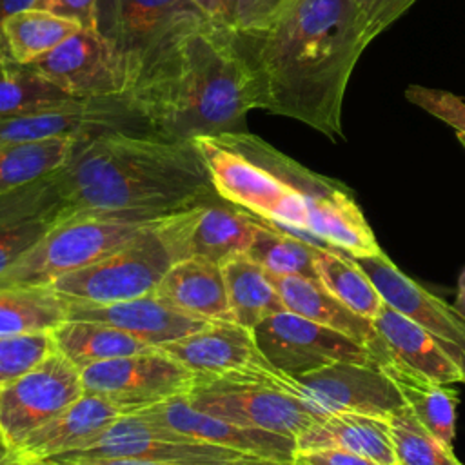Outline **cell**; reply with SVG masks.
Returning <instances> with one entry per match:
<instances>
[{"mask_svg":"<svg viewBox=\"0 0 465 465\" xmlns=\"http://www.w3.org/2000/svg\"><path fill=\"white\" fill-rule=\"evenodd\" d=\"M458 136V140H460V143H461V147L465 149V136L463 134H456Z\"/></svg>","mask_w":465,"mask_h":465,"instance_id":"cell-48","label":"cell"},{"mask_svg":"<svg viewBox=\"0 0 465 465\" xmlns=\"http://www.w3.org/2000/svg\"><path fill=\"white\" fill-rule=\"evenodd\" d=\"M71 98L33 64H18L7 56L0 60V120L33 114Z\"/></svg>","mask_w":465,"mask_h":465,"instance_id":"cell-32","label":"cell"},{"mask_svg":"<svg viewBox=\"0 0 465 465\" xmlns=\"http://www.w3.org/2000/svg\"><path fill=\"white\" fill-rule=\"evenodd\" d=\"M396 460L401 465H463L452 447L427 430L407 405L389 418Z\"/></svg>","mask_w":465,"mask_h":465,"instance_id":"cell-35","label":"cell"},{"mask_svg":"<svg viewBox=\"0 0 465 465\" xmlns=\"http://www.w3.org/2000/svg\"><path fill=\"white\" fill-rule=\"evenodd\" d=\"M187 401L223 420L298 438L323 416L292 391V378L276 369L196 376Z\"/></svg>","mask_w":465,"mask_h":465,"instance_id":"cell-4","label":"cell"},{"mask_svg":"<svg viewBox=\"0 0 465 465\" xmlns=\"http://www.w3.org/2000/svg\"><path fill=\"white\" fill-rule=\"evenodd\" d=\"M35 2L36 0H0V24L15 13L33 9Z\"/></svg>","mask_w":465,"mask_h":465,"instance_id":"cell-44","label":"cell"},{"mask_svg":"<svg viewBox=\"0 0 465 465\" xmlns=\"http://www.w3.org/2000/svg\"><path fill=\"white\" fill-rule=\"evenodd\" d=\"M98 0H36L33 9L67 18L84 29H96Z\"/></svg>","mask_w":465,"mask_h":465,"instance_id":"cell-40","label":"cell"},{"mask_svg":"<svg viewBox=\"0 0 465 465\" xmlns=\"http://www.w3.org/2000/svg\"><path fill=\"white\" fill-rule=\"evenodd\" d=\"M396 465H401V463H396Z\"/></svg>","mask_w":465,"mask_h":465,"instance_id":"cell-50","label":"cell"},{"mask_svg":"<svg viewBox=\"0 0 465 465\" xmlns=\"http://www.w3.org/2000/svg\"><path fill=\"white\" fill-rule=\"evenodd\" d=\"M154 294L173 307L207 322H234L222 267L203 258L176 262Z\"/></svg>","mask_w":465,"mask_h":465,"instance_id":"cell-24","label":"cell"},{"mask_svg":"<svg viewBox=\"0 0 465 465\" xmlns=\"http://www.w3.org/2000/svg\"><path fill=\"white\" fill-rule=\"evenodd\" d=\"M11 449L4 443V440H2V436H0V456H4V454H7Z\"/></svg>","mask_w":465,"mask_h":465,"instance_id":"cell-47","label":"cell"},{"mask_svg":"<svg viewBox=\"0 0 465 465\" xmlns=\"http://www.w3.org/2000/svg\"><path fill=\"white\" fill-rule=\"evenodd\" d=\"M62 200L49 174L0 196V274L60 218Z\"/></svg>","mask_w":465,"mask_h":465,"instance_id":"cell-20","label":"cell"},{"mask_svg":"<svg viewBox=\"0 0 465 465\" xmlns=\"http://www.w3.org/2000/svg\"><path fill=\"white\" fill-rule=\"evenodd\" d=\"M160 220L147 223L100 260L58 278L51 287L69 303H114L154 292L178 262L160 229Z\"/></svg>","mask_w":465,"mask_h":465,"instance_id":"cell-6","label":"cell"},{"mask_svg":"<svg viewBox=\"0 0 465 465\" xmlns=\"http://www.w3.org/2000/svg\"><path fill=\"white\" fill-rule=\"evenodd\" d=\"M372 325L383 345V361L380 365H394L414 378L432 383H463L461 372L440 345L418 323L389 303H381Z\"/></svg>","mask_w":465,"mask_h":465,"instance_id":"cell-21","label":"cell"},{"mask_svg":"<svg viewBox=\"0 0 465 465\" xmlns=\"http://www.w3.org/2000/svg\"><path fill=\"white\" fill-rule=\"evenodd\" d=\"M25 465H163V463L134 460V458H53V460L27 461Z\"/></svg>","mask_w":465,"mask_h":465,"instance_id":"cell-42","label":"cell"},{"mask_svg":"<svg viewBox=\"0 0 465 465\" xmlns=\"http://www.w3.org/2000/svg\"><path fill=\"white\" fill-rule=\"evenodd\" d=\"M322 285L356 314L374 320L383 298L358 263L341 251L318 249L314 260Z\"/></svg>","mask_w":465,"mask_h":465,"instance_id":"cell-33","label":"cell"},{"mask_svg":"<svg viewBox=\"0 0 465 465\" xmlns=\"http://www.w3.org/2000/svg\"><path fill=\"white\" fill-rule=\"evenodd\" d=\"M33 67L73 98L129 94L116 53L96 29H78Z\"/></svg>","mask_w":465,"mask_h":465,"instance_id":"cell-16","label":"cell"},{"mask_svg":"<svg viewBox=\"0 0 465 465\" xmlns=\"http://www.w3.org/2000/svg\"><path fill=\"white\" fill-rule=\"evenodd\" d=\"M158 349L200 378L249 369H274L260 352L252 329L236 322H209L200 331Z\"/></svg>","mask_w":465,"mask_h":465,"instance_id":"cell-18","label":"cell"},{"mask_svg":"<svg viewBox=\"0 0 465 465\" xmlns=\"http://www.w3.org/2000/svg\"><path fill=\"white\" fill-rule=\"evenodd\" d=\"M320 449L351 450L380 465L398 463L389 420L369 414H329L296 438V452Z\"/></svg>","mask_w":465,"mask_h":465,"instance_id":"cell-25","label":"cell"},{"mask_svg":"<svg viewBox=\"0 0 465 465\" xmlns=\"http://www.w3.org/2000/svg\"><path fill=\"white\" fill-rule=\"evenodd\" d=\"M49 178L62 200V218L120 213L158 220L218 196L193 140L154 134L107 133L76 142Z\"/></svg>","mask_w":465,"mask_h":465,"instance_id":"cell-3","label":"cell"},{"mask_svg":"<svg viewBox=\"0 0 465 465\" xmlns=\"http://www.w3.org/2000/svg\"><path fill=\"white\" fill-rule=\"evenodd\" d=\"M67 320H87L113 325L153 347L189 336L209 322L185 314L154 292L114 303H69Z\"/></svg>","mask_w":465,"mask_h":465,"instance_id":"cell-19","label":"cell"},{"mask_svg":"<svg viewBox=\"0 0 465 465\" xmlns=\"http://www.w3.org/2000/svg\"><path fill=\"white\" fill-rule=\"evenodd\" d=\"M256 214L214 196L160 220V229L180 260L222 263L247 252L256 232Z\"/></svg>","mask_w":465,"mask_h":465,"instance_id":"cell-15","label":"cell"},{"mask_svg":"<svg viewBox=\"0 0 465 465\" xmlns=\"http://www.w3.org/2000/svg\"><path fill=\"white\" fill-rule=\"evenodd\" d=\"M258 225L254 240L245 252L258 265H262L269 274L276 276H303L318 280L314 260L322 247L303 242L271 222L256 216Z\"/></svg>","mask_w":465,"mask_h":465,"instance_id":"cell-34","label":"cell"},{"mask_svg":"<svg viewBox=\"0 0 465 465\" xmlns=\"http://www.w3.org/2000/svg\"><path fill=\"white\" fill-rule=\"evenodd\" d=\"M252 334L263 358L291 378L338 361H376L372 352L354 338L289 311L262 320L252 327Z\"/></svg>","mask_w":465,"mask_h":465,"instance_id":"cell-11","label":"cell"},{"mask_svg":"<svg viewBox=\"0 0 465 465\" xmlns=\"http://www.w3.org/2000/svg\"><path fill=\"white\" fill-rule=\"evenodd\" d=\"M54 458H134L163 465H287L176 432L138 411L120 416L82 449Z\"/></svg>","mask_w":465,"mask_h":465,"instance_id":"cell-7","label":"cell"},{"mask_svg":"<svg viewBox=\"0 0 465 465\" xmlns=\"http://www.w3.org/2000/svg\"><path fill=\"white\" fill-rule=\"evenodd\" d=\"M240 36L260 109L341 140L345 89L372 40L352 0H291L265 29Z\"/></svg>","mask_w":465,"mask_h":465,"instance_id":"cell-1","label":"cell"},{"mask_svg":"<svg viewBox=\"0 0 465 465\" xmlns=\"http://www.w3.org/2000/svg\"><path fill=\"white\" fill-rule=\"evenodd\" d=\"M5 54H4V42H2V36H0V60L4 58Z\"/></svg>","mask_w":465,"mask_h":465,"instance_id":"cell-49","label":"cell"},{"mask_svg":"<svg viewBox=\"0 0 465 465\" xmlns=\"http://www.w3.org/2000/svg\"><path fill=\"white\" fill-rule=\"evenodd\" d=\"M194 4L203 18L232 29L231 0H194Z\"/></svg>","mask_w":465,"mask_h":465,"instance_id":"cell-43","label":"cell"},{"mask_svg":"<svg viewBox=\"0 0 465 465\" xmlns=\"http://www.w3.org/2000/svg\"><path fill=\"white\" fill-rule=\"evenodd\" d=\"M0 465H25V463L18 458V454L15 450H9L7 454L0 456Z\"/></svg>","mask_w":465,"mask_h":465,"instance_id":"cell-46","label":"cell"},{"mask_svg":"<svg viewBox=\"0 0 465 465\" xmlns=\"http://www.w3.org/2000/svg\"><path fill=\"white\" fill-rule=\"evenodd\" d=\"M292 391L323 418L336 412H358L387 420L405 405L398 385L376 361L332 363L292 378Z\"/></svg>","mask_w":465,"mask_h":465,"instance_id":"cell-13","label":"cell"},{"mask_svg":"<svg viewBox=\"0 0 465 465\" xmlns=\"http://www.w3.org/2000/svg\"><path fill=\"white\" fill-rule=\"evenodd\" d=\"M196 374L160 349L93 363L82 371L85 392L98 394L125 414L185 396Z\"/></svg>","mask_w":465,"mask_h":465,"instance_id":"cell-12","label":"cell"},{"mask_svg":"<svg viewBox=\"0 0 465 465\" xmlns=\"http://www.w3.org/2000/svg\"><path fill=\"white\" fill-rule=\"evenodd\" d=\"M153 134L187 142L238 133L260 109L242 36L203 16L174 33L129 93Z\"/></svg>","mask_w":465,"mask_h":465,"instance_id":"cell-2","label":"cell"},{"mask_svg":"<svg viewBox=\"0 0 465 465\" xmlns=\"http://www.w3.org/2000/svg\"><path fill=\"white\" fill-rule=\"evenodd\" d=\"M142 416L158 421L176 432L189 434L222 447L263 456L274 461L294 465L296 438L240 425L193 407L185 396L138 411Z\"/></svg>","mask_w":465,"mask_h":465,"instance_id":"cell-17","label":"cell"},{"mask_svg":"<svg viewBox=\"0 0 465 465\" xmlns=\"http://www.w3.org/2000/svg\"><path fill=\"white\" fill-rule=\"evenodd\" d=\"M54 347L80 372L98 361L154 351L156 347L102 322L65 320L53 332Z\"/></svg>","mask_w":465,"mask_h":465,"instance_id":"cell-26","label":"cell"},{"mask_svg":"<svg viewBox=\"0 0 465 465\" xmlns=\"http://www.w3.org/2000/svg\"><path fill=\"white\" fill-rule=\"evenodd\" d=\"M198 16L194 0H98L96 31L114 49L129 93L163 44Z\"/></svg>","mask_w":465,"mask_h":465,"instance_id":"cell-8","label":"cell"},{"mask_svg":"<svg viewBox=\"0 0 465 465\" xmlns=\"http://www.w3.org/2000/svg\"><path fill=\"white\" fill-rule=\"evenodd\" d=\"M151 222L120 213L67 214L0 274V287L51 285L109 254Z\"/></svg>","mask_w":465,"mask_h":465,"instance_id":"cell-5","label":"cell"},{"mask_svg":"<svg viewBox=\"0 0 465 465\" xmlns=\"http://www.w3.org/2000/svg\"><path fill=\"white\" fill-rule=\"evenodd\" d=\"M84 394L82 372L56 349L25 374L0 385V436L16 450L38 427Z\"/></svg>","mask_w":465,"mask_h":465,"instance_id":"cell-9","label":"cell"},{"mask_svg":"<svg viewBox=\"0 0 465 465\" xmlns=\"http://www.w3.org/2000/svg\"><path fill=\"white\" fill-rule=\"evenodd\" d=\"M269 278L276 287L285 311L354 338L372 352L376 361H380L383 347L372 322L343 305L320 280L276 274H269Z\"/></svg>","mask_w":465,"mask_h":465,"instance_id":"cell-23","label":"cell"},{"mask_svg":"<svg viewBox=\"0 0 465 465\" xmlns=\"http://www.w3.org/2000/svg\"><path fill=\"white\" fill-rule=\"evenodd\" d=\"M107 133L153 134L129 94L71 98L33 114L0 120V142L49 138L85 142Z\"/></svg>","mask_w":465,"mask_h":465,"instance_id":"cell-10","label":"cell"},{"mask_svg":"<svg viewBox=\"0 0 465 465\" xmlns=\"http://www.w3.org/2000/svg\"><path fill=\"white\" fill-rule=\"evenodd\" d=\"M74 143L71 138L0 142V196L62 167Z\"/></svg>","mask_w":465,"mask_h":465,"instance_id":"cell-31","label":"cell"},{"mask_svg":"<svg viewBox=\"0 0 465 465\" xmlns=\"http://www.w3.org/2000/svg\"><path fill=\"white\" fill-rule=\"evenodd\" d=\"M414 2L416 0H352L372 38L405 15Z\"/></svg>","mask_w":465,"mask_h":465,"instance_id":"cell-39","label":"cell"},{"mask_svg":"<svg viewBox=\"0 0 465 465\" xmlns=\"http://www.w3.org/2000/svg\"><path fill=\"white\" fill-rule=\"evenodd\" d=\"M405 98L412 105L450 125L456 134L465 136V100L461 96L438 87L409 85L405 89Z\"/></svg>","mask_w":465,"mask_h":465,"instance_id":"cell-37","label":"cell"},{"mask_svg":"<svg viewBox=\"0 0 465 465\" xmlns=\"http://www.w3.org/2000/svg\"><path fill=\"white\" fill-rule=\"evenodd\" d=\"M351 258L371 278L385 303L418 323L440 345L465 383V316L401 272L383 251Z\"/></svg>","mask_w":465,"mask_h":465,"instance_id":"cell-14","label":"cell"},{"mask_svg":"<svg viewBox=\"0 0 465 465\" xmlns=\"http://www.w3.org/2000/svg\"><path fill=\"white\" fill-rule=\"evenodd\" d=\"M51 332H31L0 338V385L31 371L54 351Z\"/></svg>","mask_w":465,"mask_h":465,"instance_id":"cell-36","label":"cell"},{"mask_svg":"<svg viewBox=\"0 0 465 465\" xmlns=\"http://www.w3.org/2000/svg\"><path fill=\"white\" fill-rule=\"evenodd\" d=\"M227 296L236 323L252 329L262 320L285 311L267 271L245 252L234 254L220 263Z\"/></svg>","mask_w":465,"mask_h":465,"instance_id":"cell-27","label":"cell"},{"mask_svg":"<svg viewBox=\"0 0 465 465\" xmlns=\"http://www.w3.org/2000/svg\"><path fill=\"white\" fill-rule=\"evenodd\" d=\"M294 465H380V463L343 449H320V450L296 452Z\"/></svg>","mask_w":465,"mask_h":465,"instance_id":"cell-41","label":"cell"},{"mask_svg":"<svg viewBox=\"0 0 465 465\" xmlns=\"http://www.w3.org/2000/svg\"><path fill=\"white\" fill-rule=\"evenodd\" d=\"M78 29V24L47 11L15 13L0 24L4 54L18 64H33Z\"/></svg>","mask_w":465,"mask_h":465,"instance_id":"cell-29","label":"cell"},{"mask_svg":"<svg viewBox=\"0 0 465 465\" xmlns=\"http://www.w3.org/2000/svg\"><path fill=\"white\" fill-rule=\"evenodd\" d=\"M67 311L69 302L51 285L0 287V338L53 332Z\"/></svg>","mask_w":465,"mask_h":465,"instance_id":"cell-28","label":"cell"},{"mask_svg":"<svg viewBox=\"0 0 465 465\" xmlns=\"http://www.w3.org/2000/svg\"><path fill=\"white\" fill-rule=\"evenodd\" d=\"M124 414L113 401L84 391L65 411L33 430L15 452L27 463L82 449Z\"/></svg>","mask_w":465,"mask_h":465,"instance_id":"cell-22","label":"cell"},{"mask_svg":"<svg viewBox=\"0 0 465 465\" xmlns=\"http://www.w3.org/2000/svg\"><path fill=\"white\" fill-rule=\"evenodd\" d=\"M454 307L465 316V267L461 269V272L458 276V289H456Z\"/></svg>","mask_w":465,"mask_h":465,"instance_id":"cell-45","label":"cell"},{"mask_svg":"<svg viewBox=\"0 0 465 465\" xmlns=\"http://www.w3.org/2000/svg\"><path fill=\"white\" fill-rule=\"evenodd\" d=\"M291 0H231L232 29L238 35H254L265 29Z\"/></svg>","mask_w":465,"mask_h":465,"instance_id":"cell-38","label":"cell"},{"mask_svg":"<svg viewBox=\"0 0 465 465\" xmlns=\"http://www.w3.org/2000/svg\"><path fill=\"white\" fill-rule=\"evenodd\" d=\"M398 385L405 405L445 445L452 447L456 436L458 392L447 385L414 378L394 365H381Z\"/></svg>","mask_w":465,"mask_h":465,"instance_id":"cell-30","label":"cell"}]
</instances>
